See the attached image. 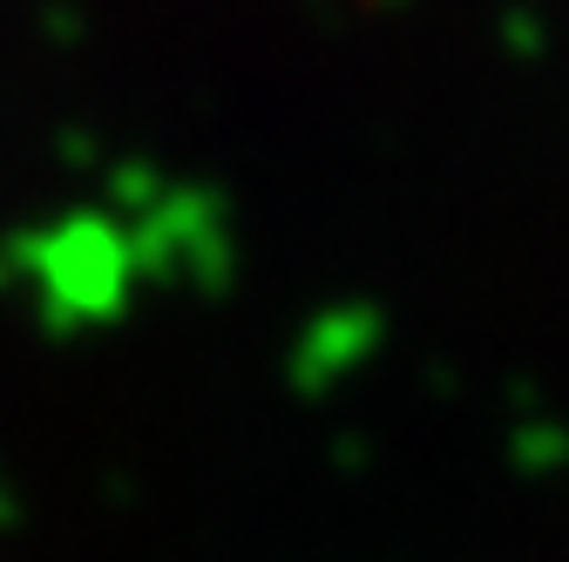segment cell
I'll list each match as a JSON object with an SVG mask.
<instances>
[{
	"label": "cell",
	"instance_id": "cell-1",
	"mask_svg": "<svg viewBox=\"0 0 569 562\" xmlns=\"http://www.w3.org/2000/svg\"><path fill=\"white\" fill-rule=\"evenodd\" d=\"M0 529H14V495H8V481H0Z\"/></svg>",
	"mask_w": 569,
	"mask_h": 562
}]
</instances>
